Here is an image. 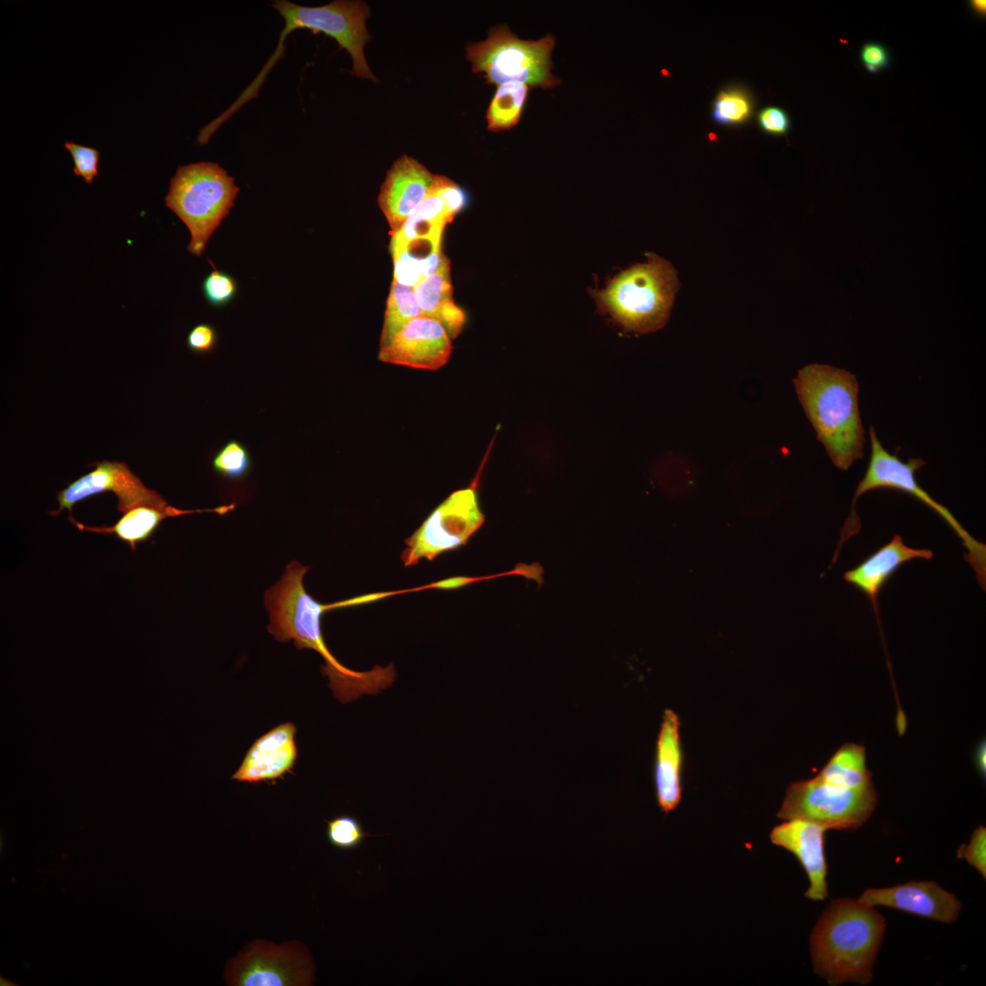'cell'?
<instances>
[{"instance_id":"cell-26","label":"cell","mask_w":986,"mask_h":986,"mask_svg":"<svg viewBox=\"0 0 986 986\" xmlns=\"http://www.w3.org/2000/svg\"><path fill=\"white\" fill-rule=\"evenodd\" d=\"M419 316L423 315L414 288L393 279L380 337V350L387 347L406 323Z\"/></svg>"},{"instance_id":"cell-35","label":"cell","mask_w":986,"mask_h":986,"mask_svg":"<svg viewBox=\"0 0 986 986\" xmlns=\"http://www.w3.org/2000/svg\"><path fill=\"white\" fill-rule=\"evenodd\" d=\"M760 127L768 134L784 135L790 129V118L787 112L777 106H768L758 114Z\"/></svg>"},{"instance_id":"cell-21","label":"cell","mask_w":986,"mask_h":986,"mask_svg":"<svg viewBox=\"0 0 986 986\" xmlns=\"http://www.w3.org/2000/svg\"><path fill=\"white\" fill-rule=\"evenodd\" d=\"M414 292L423 316L439 321L451 340L461 333L467 316L453 300L449 259L415 285Z\"/></svg>"},{"instance_id":"cell-13","label":"cell","mask_w":986,"mask_h":986,"mask_svg":"<svg viewBox=\"0 0 986 986\" xmlns=\"http://www.w3.org/2000/svg\"><path fill=\"white\" fill-rule=\"evenodd\" d=\"M452 352V340L435 319L419 316L406 323L393 341L379 351L381 362L406 367L435 371L443 367Z\"/></svg>"},{"instance_id":"cell-10","label":"cell","mask_w":986,"mask_h":986,"mask_svg":"<svg viewBox=\"0 0 986 986\" xmlns=\"http://www.w3.org/2000/svg\"><path fill=\"white\" fill-rule=\"evenodd\" d=\"M484 521L476 488L454 491L405 540L406 548L401 556L404 564L414 565L422 559L432 561L465 545Z\"/></svg>"},{"instance_id":"cell-28","label":"cell","mask_w":986,"mask_h":986,"mask_svg":"<svg viewBox=\"0 0 986 986\" xmlns=\"http://www.w3.org/2000/svg\"><path fill=\"white\" fill-rule=\"evenodd\" d=\"M212 467L223 478L241 480L251 471V456L241 442L230 440L214 456Z\"/></svg>"},{"instance_id":"cell-16","label":"cell","mask_w":986,"mask_h":986,"mask_svg":"<svg viewBox=\"0 0 986 986\" xmlns=\"http://www.w3.org/2000/svg\"><path fill=\"white\" fill-rule=\"evenodd\" d=\"M770 834L771 842L791 852L803 867L810 886L805 897L814 901L828 896L824 834L828 829L804 819L783 820Z\"/></svg>"},{"instance_id":"cell-37","label":"cell","mask_w":986,"mask_h":986,"mask_svg":"<svg viewBox=\"0 0 986 986\" xmlns=\"http://www.w3.org/2000/svg\"><path fill=\"white\" fill-rule=\"evenodd\" d=\"M978 767L983 775L985 774V743L981 742L977 750Z\"/></svg>"},{"instance_id":"cell-14","label":"cell","mask_w":986,"mask_h":986,"mask_svg":"<svg viewBox=\"0 0 986 986\" xmlns=\"http://www.w3.org/2000/svg\"><path fill=\"white\" fill-rule=\"evenodd\" d=\"M870 906H884L922 918L953 923L961 903L934 881H909L890 887L867 888L857 898Z\"/></svg>"},{"instance_id":"cell-6","label":"cell","mask_w":986,"mask_h":986,"mask_svg":"<svg viewBox=\"0 0 986 986\" xmlns=\"http://www.w3.org/2000/svg\"><path fill=\"white\" fill-rule=\"evenodd\" d=\"M239 188L218 163L200 162L179 166L170 181L165 205L191 234L188 251L201 256L215 230L229 215Z\"/></svg>"},{"instance_id":"cell-3","label":"cell","mask_w":986,"mask_h":986,"mask_svg":"<svg viewBox=\"0 0 986 986\" xmlns=\"http://www.w3.org/2000/svg\"><path fill=\"white\" fill-rule=\"evenodd\" d=\"M798 398L834 465L847 470L864 455L856 377L843 369L809 364L793 380Z\"/></svg>"},{"instance_id":"cell-31","label":"cell","mask_w":986,"mask_h":986,"mask_svg":"<svg viewBox=\"0 0 986 986\" xmlns=\"http://www.w3.org/2000/svg\"><path fill=\"white\" fill-rule=\"evenodd\" d=\"M64 146L72 156L74 173L77 176H81L85 183L91 184L99 173V151L73 142H66Z\"/></svg>"},{"instance_id":"cell-19","label":"cell","mask_w":986,"mask_h":986,"mask_svg":"<svg viewBox=\"0 0 986 986\" xmlns=\"http://www.w3.org/2000/svg\"><path fill=\"white\" fill-rule=\"evenodd\" d=\"M467 204V194L457 184L446 176L437 175L433 189L392 237L403 241L442 237L446 224L452 222Z\"/></svg>"},{"instance_id":"cell-17","label":"cell","mask_w":986,"mask_h":986,"mask_svg":"<svg viewBox=\"0 0 986 986\" xmlns=\"http://www.w3.org/2000/svg\"><path fill=\"white\" fill-rule=\"evenodd\" d=\"M296 732L292 722H285L257 738L231 779L257 783L282 778L291 771L298 758Z\"/></svg>"},{"instance_id":"cell-12","label":"cell","mask_w":986,"mask_h":986,"mask_svg":"<svg viewBox=\"0 0 986 986\" xmlns=\"http://www.w3.org/2000/svg\"><path fill=\"white\" fill-rule=\"evenodd\" d=\"M107 491L115 494L117 509L121 513L141 506L163 510L172 508L159 493L146 488L125 463L103 460L97 463L91 472L58 492V508L52 514L56 516L64 509L71 512L74 505L80 500Z\"/></svg>"},{"instance_id":"cell-34","label":"cell","mask_w":986,"mask_h":986,"mask_svg":"<svg viewBox=\"0 0 986 986\" xmlns=\"http://www.w3.org/2000/svg\"><path fill=\"white\" fill-rule=\"evenodd\" d=\"M860 60L869 73L876 74L889 68L891 57L883 44L866 42L860 50Z\"/></svg>"},{"instance_id":"cell-1","label":"cell","mask_w":986,"mask_h":986,"mask_svg":"<svg viewBox=\"0 0 986 986\" xmlns=\"http://www.w3.org/2000/svg\"><path fill=\"white\" fill-rule=\"evenodd\" d=\"M309 567L289 562L281 578L265 594L269 613L267 632L279 642L293 641L297 649H312L325 661L321 674L329 677L334 697L345 704L363 694L377 695L391 687L396 677L394 666H375L356 671L341 664L329 650L321 631V617L329 610L345 608L344 601L324 604L308 593L303 579Z\"/></svg>"},{"instance_id":"cell-18","label":"cell","mask_w":986,"mask_h":986,"mask_svg":"<svg viewBox=\"0 0 986 986\" xmlns=\"http://www.w3.org/2000/svg\"><path fill=\"white\" fill-rule=\"evenodd\" d=\"M932 558V551L911 548L905 544L900 535L896 534L855 567L846 571L844 580L869 599L879 623L878 595L889 579L902 565L910 561Z\"/></svg>"},{"instance_id":"cell-33","label":"cell","mask_w":986,"mask_h":986,"mask_svg":"<svg viewBox=\"0 0 986 986\" xmlns=\"http://www.w3.org/2000/svg\"><path fill=\"white\" fill-rule=\"evenodd\" d=\"M218 342V334L215 328L209 323H200L194 326L186 337L188 349L197 354H208L212 352Z\"/></svg>"},{"instance_id":"cell-22","label":"cell","mask_w":986,"mask_h":986,"mask_svg":"<svg viewBox=\"0 0 986 986\" xmlns=\"http://www.w3.org/2000/svg\"><path fill=\"white\" fill-rule=\"evenodd\" d=\"M442 237H420L411 240L391 238L390 252L393 263V279L414 287L434 274L448 260L442 251Z\"/></svg>"},{"instance_id":"cell-4","label":"cell","mask_w":986,"mask_h":986,"mask_svg":"<svg viewBox=\"0 0 986 986\" xmlns=\"http://www.w3.org/2000/svg\"><path fill=\"white\" fill-rule=\"evenodd\" d=\"M871 454L865 476L859 481L851 502L850 514L841 530L840 540L834 553L832 564L838 559L844 544L860 532L862 524L856 512L859 498L871 490L891 489L906 493L932 509L955 532L967 550L964 560L973 569L978 583L986 587V545L974 539L959 522L948 508L935 500L918 482L916 472L926 465L921 458L902 461L897 455L886 450L878 439L876 430L870 426Z\"/></svg>"},{"instance_id":"cell-8","label":"cell","mask_w":986,"mask_h":986,"mask_svg":"<svg viewBox=\"0 0 986 986\" xmlns=\"http://www.w3.org/2000/svg\"><path fill=\"white\" fill-rule=\"evenodd\" d=\"M554 45L551 35L539 40H524L502 25L492 27L484 41L469 42L466 51L473 72L482 73L489 84L499 86L519 81L546 89L560 83L551 73Z\"/></svg>"},{"instance_id":"cell-25","label":"cell","mask_w":986,"mask_h":986,"mask_svg":"<svg viewBox=\"0 0 986 986\" xmlns=\"http://www.w3.org/2000/svg\"><path fill=\"white\" fill-rule=\"evenodd\" d=\"M528 93L529 86L519 81L498 86L487 111L488 129L501 131L517 125Z\"/></svg>"},{"instance_id":"cell-15","label":"cell","mask_w":986,"mask_h":986,"mask_svg":"<svg viewBox=\"0 0 986 986\" xmlns=\"http://www.w3.org/2000/svg\"><path fill=\"white\" fill-rule=\"evenodd\" d=\"M436 174L408 155L399 157L387 171L378 194V205L392 231L397 233L433 189Z\"/></svg>"},{"instance_id":"cell-7","label":"cell","mask_w":986,"mask_h":986,"mask_svg":"<svg viewBox=\"0 0 986 986\" xmlns=\"http://www.w3.org/2000/svg\"><path fill=\"white\" fill-rule=\"evenodd\" d=\"M284 19L277 48L254 79L261 87L269 70L284 55L286 37L295 29H309L314 34L323 33L334 38L351 55L352 75L378 82L368 66L364 46L372 38L366 27L371 15L369 5L360 0H336L320 6H304L287 0H277L270 5Z\"/></svg>"},{"instance_id":"cell-24","label":"cell","mask_w":986,"mask_h":986,"mask_svg":"<svg viewBox=\"0 0 986 986\" xmlns=\"http://www.w3.org/2000/svg\"><path fill=\"white\" fill-rule=\"evenodd\" d=\"M822 779L853 789H865L873 784L866 767L864 746L845 743L833 755L817 774Z\"/></svg>"},{"instance_id":"cell-5","label":"cell","mask_w":986,"mask_h":986,"mask_svg":"<svg viewBox=\"0 0 986 986\" xmlns=\"http://www.w3.org/2000/svg\"><path fill=\"white\" fill-rule=\"evenodd\" d=\"M678 288L671 263L649 253L646 262L622 271L605 288L592 294L600 311L610 314L624 330L649 333L667 322Z\"/></svg>"},{"instance_id":"cell-27","label":"cell","mask_w":986,"mask_h":986,"mask_svg":"<svg viewBox=\"0 0 986 986\" xmlns=\"http://www.w3.org/2000/svg\"><path fill=\"white\" fill-rule=\"evenodd\" d=\"M752 113V100L740 88L720 90L713 101L712 118L720 125H739Z\"/></svg>"},{"instance_id":"cell-20","label":"cell","mask_w":986,"mask_h":986,"mask_svg":"<svg viewBox=\"0 0 986 986\" xmlns=\"http://www.w3.org/2000/svg\"><path fill=\"white\" fill-rule=\"evenodd\" d=\"M679 718L666 709L656 741L655 787L657 803L662 812L673 811L682 797V750Z\"/></svg>"},{"instance_id":"cell-38","label":"cell","mask_w":986,"mask_h":986,"mask_svg":"<svg viewBox=\"0 0 986 986\" xmlns=\"http://www.w3.org/2000/svg\"><path fill=\"white\" fill-rule=\"evenodd\" d=\"M971 9L979 16H984L986 13V2L984 0H972L970 2Z\"/></svg>"},{"instance_id":"cell-9","label":"cell","mask_w":986,"mask_h":986,"mask_svg":"<svg viewBox=\"0 0 986 986\" xmlns=\"http://www.w3.org/2000/svg\"><path fill=\"white\" fill-rule=\"evenodd\" d=\"M876 804L874 785L853 789L816 775L789 785L777 816L813 821L828 830H855L869 819Z\"/></svg>"},{"instance_id":"cell-32","label":"cell","mask_w":986,"mask_h":986,"mask_svg":"<svg viewBox=\"0 0 986 986\" xmlns=\"http://www.w3.org/2000/svg\"><path fill=\"white\" fill-rule=\"evenodd\" d=\"M957 857L965 859L971 866L986 877V829L980 825L976 828L969 844H962L958 851Z\"/></svg>"},{"instance_id":"cell-30","label":"cell","mask_w":986,"mask_h":986,"mask_svg":"<svg viewBox=\"0 0 986 986\" xmlns=\"http://www.w3.org/2000/svg\"><path fill=\"white\" fill-rule=\"evenodd\" d=\"M238 286L235 278L215 268L203 280L202 291L205 300L215 308H223L234 300Z\"/></svg>"},{"instance_id":"cell-11","label":"cell","mask_w":986,"mask_h":986,"mask_svg":"<svg viewBox=\"0 0 986 986\" xmlns=\"http://www.w3.org/2000/svg\"><path fill=\"white\" fill-rule=\"evenodd\" d=\"M311 969L304 948L298 942L274 945L255 940L233 959L226 970L229 985H308Z\"/></svg>"},{"instance_id":"cell-23","label":"cell","mask_w":986,"mask_h":986,"mask_svg":"<svg viewBox=\"0 0 986 986\" xmlns=\"http://www.w3.org/2000/svg\"><path fill=\"white\" fill-rule=\"evenodd\" d=\"M215 512L223 515L226 511L224 506H219L205 510H182L172 507L163 510L149 506L136 507L127 512L111 527L88 529L105 533L114 534L119 540L128 543L132 550L142 541L149 539L160 523L168 517H174L194 512Z\"/></svg>"},{"instance_id":"cell-2","label":"cell","mask_w":986,"mask_h":986,"mask_svg":"<svg viewBox=\"0 0 986 986\" xmlns=\"http://www.w3.org/2000/svg\"><path fill=\"white\" fill-rule=\"evenodd\" d=\"M885 930L886 920L874 907L853 898L833 900L810 936L814 972L832 986L868 984Z\"/></svg>"},{"instance_id":"cell-36","label":"cell","mask_w":986,"mask_h":986,"mask_svg":"<svg viewBox=\"0 0 986 986\" xmlns=\"http://www.w3.org/2000/svg\"><path fill=\"white\" fill-rule=\"evenodd\" d=\"M477 579L466 576H456L433 583L430 587L438 589H455L467 585Z\"/></svg>"},{"instance_id":"cell-29","label":"cell","mask_w":986,"mask_h":986,"mask_svg":"<svg viewBox=\"0 0 986 986\" xmlns=\"http://www.w3.org/2000/svg\"><path fill=\"white\" fill-rule=\"evenodd\" d=\"M326 837L330 845L340 850H353L361 846L365 838L381 836L364 831L361 822L350 814H339L326 821Z\"/></svg>"}]
</instances>
